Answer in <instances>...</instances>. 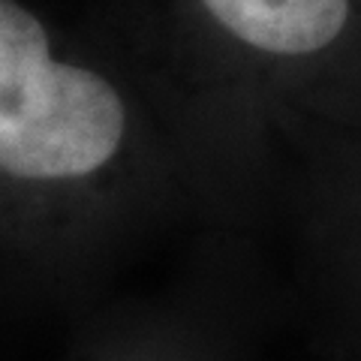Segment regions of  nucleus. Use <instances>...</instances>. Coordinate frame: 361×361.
Returning <instances> with one entry per match:
<instances>
[{
	"instance_id": "nucleus-1",
	"label": "nucleus",
	"mask_w": 361,
	"mask_h": 361,
	"mask_svg": "<svg viewBox=\"0 0 361 361\" xmlns=\"http://www.w3.org/2000/svg\"><path fill=\"white\" fill-rule=\"evenodd\" d=\"M157 160L139 66L0 0V310H87L148 220Z\"/></svg>"
},
{
	"instance_id": "nucleus-2",
	"label": "nucleus",
	"mask_w": 361,
	"mask_h": 361,
	"mask_svg": "<svg viewBox=\"0 0 361 361\" xmlns=\"http://www.w3.org/2000/svg\"><path fill=\"white\" fill-rule=\"evenodd\" d=\"M202 27L244 61L298 66L331 51L349 30L353 0H180Z\"/></svg>"
},
{
	"instance_id": "nucleus-3",
	"label": "nucleus",
	"mask_w": 361,
	"mask_h": 361,
	"mask_svg": "<svg viewBox=\"0 0 361 361\" xmlns=\"http://www.w3.org/2000/svg\"><path fill=\"white\" fill-rule=\"evenodd\" d=\"M73 361H169L160 341L130 313L99 310L90 316Z\"/></svg>"
}]
</instances>
